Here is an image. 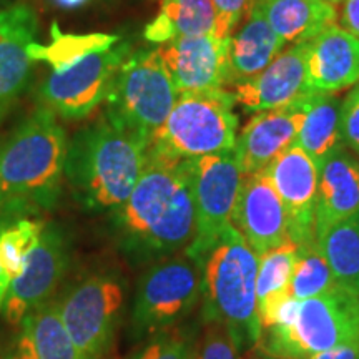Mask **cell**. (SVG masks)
<instances>
[{
    "label": "cell",
    "instance_id": "obj_1",
    "mask_svg": "<svg viewBox=\"0 0 359 359\" xmlns=\"http://www.w3.org/2000/svg\"><path fill=\"white\" fill-rule=\"evenodd\" d=\"M122 248L140 259H163L195 240L196 218L187 161L147 151L127 201L111 213Z\"/></svg>",
    "mask_w": 359,
    "mask_h": 359
},
{
    "label": "cell",
    "instance_id": "obj_2",
    "mask_svg": "<svg viewBox=\"0 0 359 359\" xmlns=\"http://www.w3.org/2000/svg\"><path fill=\"white\" fill-rule=\"evenodd\" d=\"M148 148L100 118L69 140L65 180L75 201L92 213H114L137 187Z\"/></svg>",
    "mask_w": 359,
    "mask_h": 359
},
{
    "label": "cell",
    "instance_id": "obj_3",
    "mask_svg": "<svg viewBox=\"0 0 359 359\" xmlns=\"http://www.w3.org/2000/svg\"><path fill=\"white\" fill-rule=\"evenodd\" d=\"M69 138L48 107L34 109L7 137L0 138V190L7 201L27 208L53 210L65 178Z\"/></svg>",
    "mask_w": 359,
    "mask_h": 359
},
{
    "label": "cell",
    "instance_id": "obj_4",
    "mask_svg": "<svg viewBox=\"0 0 359 359\" xmlns=\"http://www.w3.org/2000/svg\"><path fill=\"white\" fill-rule=\"evenodd\" d=\"M258 263V255L233 224L201 259L203 320L226 327L238 351L258 346L263 336L257 303Z\"/></svg>",
    "mask_w": 359,
    "mask_h": 359
},
{
    "label": "cell",
    "instance_id": "obj_5",
    "mask_svg": "<svg viewBox=\"0 0 359 359\" xmlns=\"http://www.w3.org/2000/svg\"><path fill=\"white\" fill-rule=\"evenodd\" d=\"M178 90L156 48L132 50L107 97V120L143 147L165 123Z\"/></svg>",
    "mask_w": 359,
    "mask_h": 359
},
{
    "label": "cell",
    "instance_id": "obj_6",
    "mask_svg": "<svg viewBox=\"0 0 359 359\" xmlns=\"http://www.w3.org/2000/svg\"><path fill=\"white\" fill-rule=\"evenodd\" d=\"M230 90L180 93L148 150L175 160L235 150L238 115Z\"/></svg>",
    "mask_w": 359,
    "mask_h": 359
},
{
    "label": "cell",
    "instance_id": "obj_7",
    "mask_svg": "<svg viewBox=\"0 0 359 359\" xmlns=\"http://www.w3.org/2000/svg\"><path fill=\"white\" fill-rule=\"evenodd\" d=\"M258 348L266 358L304 359L338 344L359 341V296L346 291L302 299L293 318L268 327Z\"/></svg>",
    "mask_w": 359,
    "mask_h": 359
},
{
    "label": "cell",
    "instance_id": "obj_8",
    "mask_svg": "<svg viewBox=\"0 0 359 359\" xmlns=\"http://www.w3.org/2000/svg\"><path fill=\"white\" fill-rule=\"evenodd\" d=\"M203 269L183 251L163 258L143 273L132 311L135 338L155 336L177 327L201 299Z\"/></svg>",
    "mask_w": 359,
    "mask_h": 359
},
{
    "label": "cell",
    "instance_id": "obj_9",
    "mask_svg": "<svg viewBox=\"0 0 359 359\" xmlns=\"http://www.w3.org/2000/svg\"><path fill=\"white\" fill-rule=\"evenodd\" d=\"M123 283L114 273H92L55 299L62 323L82 359H102L123 309Z\"/></svg>",
    "mask_w": 359,
    "mask_h": 359
},
{
    "label": "cell",
    "instance_id": "obj_10",
    "mask_svg": "<svg viewBox=\"0 0 359 359\" xmlns=\"http://www.w3.org/2000/svg\"><path fill=\"white\" fill-rule=\"evenodd\" d=\"M185 161L196 218L195 240L185 253L201 264L206 251L231 224L245 175L233 150Z\"/></svg>",
    "mask_w": 359,
    "mask_h": 359
},
{
    "label": "cell",
    "instance_id": "obj_11",
    "mask_svg": "<svg viewBox=\"0 0 359 359\" xmlns=\"http://www.w3.org/2000/svg\"><path fill=\"white\" fill-rule=\"evenodd\" d=\"M132 52L127 42L88 53L72 64L52 69L39 88V98L57 116L82 120L109 97L125 58Z\"/></svg>",
    "mask_w": 359,
    "mask_h": 359
},
{
    "label": "cell",
    "instance_id": "obj_12",
    "mask_svg": "<svg viewBox=\"0 0 359 359\" xmlns=\"http://www.w3.org/2000/svg\"><path fill=\"white\" fill-rule=\"evenodd\" d=\"M69 243L60 226L45 223L24 269L11 281L4 314L11 325H19L25 314L50 302L69 266Z\"/></svg>",
    "mask_w": 359,
    "mask_h": 359
},
{
    "label": "cell",
    "instance_id": "obj_13",
    "mask_svg": "<svg viewBox=\"0 0 359 359\" xmlns=\"http://www.w3.org/2000/svg\"><path fill=\"white\" fill-rule=\"evenodd\" d=\"M230 43L231 39L205 34L175 39L158 45L156 50L180 95L226 87Z\"/></svg>",
    "mask_w": 359,
    "mask_h": 359
},
{
    "label": "cell",
    "instance_id": "obj_14",
    "mask_svg": "<svg viewBox=\"0 0 359 359\" xmlns=\"http://www.w3.org/2000/svg\"><path fill=\"white\" fill-rule=\"evenodd\" d=\"M285 205L290 238L296 245L316 240L314 213L318 198V165L299 147L288 150L263 170Z\"/></svg>",
    "mask_w": 359,
    "mask_h": 359
},
{
    "label": "cell",
    "instance_id": "obj_15",
    "mask_svg": "<svg viewBox=\"0 0 359 359\" xmlns=\"http://www.w3.org/2000/svg\"><path fill=\"white\" fill-rule=\"evenodd\" d=\"M231 224L258 257L291 241L285 205L264 172L243 177Z\"/></svg>",
    "mask_w": 359,
    "mask_h": 359
},
{
    "label": "cell",
    "instance_id": "obj_16",
    "mask_svg": "<svg viewBox=\"0 0 359 359\" xmlns=\"http://www.w3.org/2000/svg\"><path fill=\"white\" fill-rule=\"evenodd\" d=\"M311 93L286 107L258 111L251 116L238 133L233 150L243 175L263 172L283 151L294 145Z\"/></svg>",
    "mask_w": 359,
    "mask_h": 359
},
{
    "label": "cell",
    "instance_id": "obj_17",
    "mask_svg": "<svg viewBox=\"0 0 359 359\" xmlns=\"http://www.w3.org/2000/svg\"><path fill=\"white\" fill-rule=\"evenodd\" d=\"M309 42L293 43L257 77L231 87L235 102L245 111L280 109L308 95L306 55Z\"/></svg>",
    "mask_w": 359,
    "mask_h": 359
},
{
    "label": "cell",
    "instance_id": "obj_18",
    "mask_svg": "<svg viewBox=\"0 0 359 359\" xmlns=\"http://www.w3.org/2000/svg\"><path fill=\"white\" fill-rule=\"evenodd\" d=\"M39 32L37 13L27 4L0 8V122L29 85L34 60L29 45Z\"/></svg>",
    "mask_w": 359,
    "mask_h": 359
},
{
    "label": "cell",
    "instance_id": "obj_19",
    "mask_svg": "<svg viewBox=\"0 0 359 359\" xmlns=\"http://www.w3.org/2000/svg\"><path fill=\"white\" fill-rule=\"evenodd\" d=\"M309 92L338 93L359 82V39L331 25L309 40L306 55Z\"/></svg>",
    "mask_w": 359,
    "mask_h": 359
},
{
    "label": "cell",
    "instance_id": "obj_20",
    "mask_svg": "<svg viewBox=\"0 0 359 359\" xmlns=\"http://www.w3.org/2000/svg\"><path fill=\"white\" fill-rule=\"evenodd\" d=\"M359 212V160L341 145L318 163L314 236Z\"/></svg>",
    "mask_w": 359,
    "mask_h": 359
},
{
    "label": "cell",
    "instance_id": "obj_21",
    "mask_svg": "<svg viewBox=\"0 0 359 359\" xmlns=\"http://www.w3.org/2000/svg\"><path fill=\"white\" fill-rule=\"evenodd\" d=\"M6 359H82L62 323L55 299L25 314Z\"/></svg>",
    "mask_w": 359,
    "mask_h": 359
},
{
    "label": "cell",
    "instance_id": "obj_22",
    "mask_svg": "<svg viewBox=\"0 0 359 359\" xmlns=\"http://www.w3.org/2000/svg\"><path fill=\"white\" fill-rule=\"evenodd\" d=\"M286 42L253 6L243 25L231 35L226 87L257 77L280 53Z\"/></svg>",
    "mask_w": 359,
    "mask_h": 359
},
{
    "label": "cell",
    "instance_id": "obj_23",
    "mask_svg": "<svg viewBox=\"0 0 359 359\" xmlns=\"http://www.w3.org/2000/svg\"><path fill=\"white\" fill-rule=\"evenodd\" d=\"M253 6L286 43L309 42L338 22L336 6L325 0H255Z\"/></svg>",
    "mask_w": 359,
    "mask_h": 359
},
{
    "label": "cell",
    "instance_id": "obj_24",
    "mask_svg": "<svg viewBox=\"0 0 359 359\" xmlns=\"http://www.w3.org/2000/svg\"><path fill=\"white\" fill-rule=\"evenodd\" d=\"M296 250L298 245L294 241H286L258 257L257 303L263 330L275 325L283 304L293 298L291 278H293Z\"/></svg>",
    "mask_w": 359,
    "mask_h": 359
},
{
    "label": "cell",
    "instance_id": "obj_25",
    "mask_svg": "<svg viewBox=\"0 0 359 359\" xmlns=\"http://www.w3.org/2000/svg\"><path fill=\"white\" fill-rule=\"evenodd\" d=\"M212 0H161L160 12L143 30L147 42L163 45L180 37L215 34Z\"/></svg>",
    "mask_w": 359,
    "mask_h": 359
},
{
    "label": "cell",
    "instance_id": "obj_26",
    "mask_svg": "<svg viewBox=\"0 0 359 359\" xmlns=\"http://www.w3.org/2000/svg\"><path fill=\"white\" fill-rule=\"evenodd\" d=\"M341 105L338 93H311L294 145L320 163L341 143Z\"/></svg>",
    "mask_w": 359,
    "mask_h": 359
},
{
    "label": "cell",
    "instance_id": "obj_27",
    "mask_svg": "<svg viewBox=\"0 0 359 359\" xmlns=\"http://www.w3.org/2000/svg\"><path fill=\"white\" fill-rule=\"evenodd\" d=\"M316 241L339 288L359 296V212L318 233Z\"/></svg>",
    "mask_w": 359,
    "mask_h": 359
},
{
    "label": "cell",
    "instance_id": "obj_28",
    "mask_svg": "<svg viewBox=\"0 0 359 359\" xmlns=\"http://www.w3.org/2000/svg\"><path fill=\"white\" fill-rule=\"evenodd\" d=\"M344 291L339 288L326 258L316 240L298 245L294 258L291 296L294 299H309Z\"/></svg>",
    "mask_w": 359,
    "mask_h": 359
},
{
    "label": "cell",
    "instance_id": "obj_29",
    "mask_svg": "<svg viewBox=\"0 0 359 359\" xmlns=\"http://www.w3.org/2000/svg\"><path fill=\"white\" fill-rule=\"evenodd\" d=\"M120 42L116 35L107 34H87V35H72L62 34L58 30L57 22L52 25V42L48 45L42 43H30L29 55L34 62H45L52 67H58L72 64L88 53H95L111 48Z\"/></svg>",
    "mask_w": 359,
    "mask_h": 359
},
{
    "label": "cell",
    "instance_id": "obj_30",
    "mask_svg": "<svg viewBox=\"0 0 359 359\" xmlns=\"http://www.w3.org/2000/svg\"><path fill=\"white\" fill-rule=\"evenodd\" d=\"M45 223L35 218V213L19 215L8 223L0 236V263L8 280H15L24 269V264L32 253Z\"/></svg>",
    "mask_w": 359,
    "mask_h": 359
},
{
    "label": "cell",
    "instance_id": "obj_31",
    "mask_svg": "<svg viewBox=\"0 0 359 359\" xmlns=\"http://www.w3.org/2000/svg\"><path fill=\"white\" fill-rule=\"evenodd\" d=\"M196 346L195 333L177 326L155 334L133 359H195Z\"/></svg>",
    "mask_w": 359,
    "mask_h": 359
},
{
    "label": "cell",
    "instance_id": "obj_32",
    "mask_svg": "<svg viewBox=\"0 0 359 359\" xmlns=\"http://www.w3.org/2000/svg\"><path fill=\"white\" fill-rule=\"evenodd\" d=\"M235 339L219 323H206L195 359H238Z\"/></svg>",
    "mask_w": 359,
    "mask_h": 359
},
{
    "label": "cell",
    "instance_id": "obj_33",
    "mask_svg": "<svg viewBox=\"0 0 359 359\" xmlns=\"http://www.w3.org/2000/svg\"><path fill=\"white\" fill-rule=\"evenodd\" d=\"M217 24H215V35L222 39H231L236 25L245 20L255 0H212Z\"/></svg>",
    "mask_w": 359,
    "mask_h": 359
},
{
    "label": "cell",
    "instance_id": "obj_34",
    "mask_svg": "<svg viewBox=\"0 0 359 359\" xmlns=\"http://www.w3.org/2000/svg\"><path fill=\"white\" fill-rule=\"evenodd\" d=\"M341 143L359 156V82L341 105Z\"/></svg>",
    "mask_w": 359,
    "mask_h": 359
},
{
    "label": "cell",
    "instance_id": "obj_35",
    "mask_svg": "<svg viewBox=\"0 0 359 359\" xmlns=\"http://www.w3.org/2000/svg\"><path fill=\"white\" fill-rule=\"evenodd\" d=\"M25 213H35V215H37V212L27 208V206H24V205L7 201L6 208H4V212L0 213V236H2L4 230H6V228L8 226V223H11L13 218L19 217V215H25ZM8 286H11V280H8L7 273L4 271L2 263H0V309H4V304H6Z\"/></svg>",
    "mask_w": 359,
    "mask_h": 359
},
{
    "label": "cell",
    "instance_id": "obj_36",
    "mask_svg": "<svg viewBox=\"0 0 359 359\" xmlns=\"http://www.w3.org/2000/svg\"><path fill=\"white\" fill-rule=\"evenodd\" d=\"M338 20L341 29L359 39V0H344Z\"/></svg>",
    "mask_w": 359,
    "mask_h": 359
},
{
    "label": "cell",
    "instance_id": "obj_37",
    "mask_svg": "<svg viewBox=\"0 0 359 359\" xmlns=\"http://www.w3.org/2000/svg\"><path fill=\"white\" fill-rule=\"evenodd\" d=\"M304 359H359V341L338 344V346L311 354Z\"/></svg>",
    "mask_w": 359,
    "mask_h": 359
},
{
    "label": "cell",
    "instance_id": "obj_38",
    "mask_svg": "<svg viewBox=\"0 0 359 359\" xmlns=\"http://www.w3.org/2000/svg\"><path fill=\"white\" fill-rule=\"evenodd\" d=\"M57 6H60L62 8H79L85 6L88 0H53Z\"/></svg>",
    "mask_w": 359,
    "mask_h": 359
},
{
    "label": "cell",
    "instance_id": "obj_39",
    "mask_svg": "<svg viewBox=\"0 0 359 359\" xmlns=\"http://www.w3.org/2000/svg\"><path fill=\"white\" fill-rule=\"evenodd\" d=\"M6 205H7V198H6V195H4V193H2V190H0V213L4 212Z\"/></svg>",
    "mask_w": 359,
    "mask_h": 359
},
{
    "label": "cell",
    "instance_id": "obj_40",
    "mask_svg": "<svg viewBox=\"0 0 359 359\" xmlns=\"http://www.w3.org/2000/svg\"><path fill=\"white\" fill-rule=\"evenodd\" d=\"M325 2H330V4H334V6H338V4L343 2V0H325Z\"/></svg>",
    "mask_w": 359,
    "mask_h": 359
},
{
    "label": "cell",
    "instance_id": "obj_41",
    "mask_svg": "<svg viewBox=\"0 0 359 359\" xmlns=\"http://www.w3.org/2000/svg\"><path fill=\"white\" fill-rule=\"evenodd\" d=\"M7 2H8V0H0V7H2L4 4H7Z\"/></svg>",
    "mask_w": 359,
    "mask_h": 359
},
{
    "label": "cell",
    "instance_id": "obj_42",
    "mask_svg": "<svg viewBox=\"0 0 359 359\" xmlns=\"http://www.w3.org/2000/svg\"><path fill=\"white\" fill-rule=\"evenodd\" d=\"M251 359H266V356H264V358H251Z\"/></svg>",
    "mask_w": 359,
    "mask_h": 359
},
{
    "label": "cell",
    "instance_id": "obj_43",
    "mask_svg": "<svg viewBox=\"0 0 359 359\" xmlns=\"http://www.w3.org/2000/svg\"><path fill=\"white\" fill-rule=\"evenodd\" d=\"M268 359H276V358H268Z\"/></svg>",
    "mask_w": 359,
    "mask_h": 359
}]
</instances>
